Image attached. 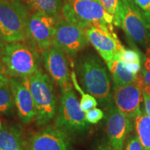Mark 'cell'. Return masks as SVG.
<instances>
[{
	"label": "cell",
	"instance_id": "f546056e",
	"mask_svg": "<svg viewBox=\"0 0 150 150\" xmlns=\"http://www.w3.org/2000/svg\"><path fill=\"white\" fill-rule=\"evenodd\" d=\"M9 81L10 78H8V76H6L2 70H0V88L9 85Z\"/></svg>",
	"mask_w": 150,
	"mask_h": 150
},
{
	"label": "cell",
	"instance_id": "9a60e30c",
	"mask_svg": "<svg viewBox=\"0 0 150 150\" xmlns=\"http://www.w3.org/2000/svg\"><path fill=\"white\" fill-rule=\"evenodd\" d=\"M9 85L20 120L25 125L31 123L36 118V109L31 92L19 79L11 77Z\"/></svg>",
	"mask_w": 150,
	"mask_h": 150
},
{
	"label": "cell",
	"instance_id": "83f0119b",
	"mask_svg": "<svg viewBox=\"0 0 150 150\" xmlns=\"http://www.w3.org/2000/svg\"><path fill=\"white\" fill-rule=\"evenodd\" d=\"M142 95H143L144 104H145V110L147 115L150 117V93H147L143 88Z\"/></svg>",
	"mask_w": 150,
	"mask_h": 150
},
{
	"label": "cell",
	"instance_id": "d6a6232c",
	"mask_svg": "<svg viewBox=\"0 0 150 150\" xmlns=\"http://www.w3.org/2000/svg\"><path fill=\"white\" fill-rule=\"evenodd\" d=\"M11 1H22L23 0H11Z\"/></svg>",
	"mask_w": 150,
	"mask_h": 150
},
{
	"label": "cell",
	"instance_id": "7c38bea8",
	"mask_svg": "<svg viewBox=\"0 0 150 150\" xmlns=\"http://www.w3.org/2000/svg\"><path fill=\"white\" fill-rule=\"evenodd\" d=\"M41 54L46 70L61 89L72 86L68 61L65 52L52 45Z\"/></svg>",
	"mask_w": 150,
	"mask_h": 150
},
{
	"label": "cell",
	"instance_id": "8992f818",
	"mask_svg": "<svg viewBox=\"0 0 150 150\" xmlns=\"http://www.w3.org/2000/svg\"><path fill=\"white\" fill-rule=\"evenodd\" d=\"M54 125L67 131L70 134H77L86 131L88 127L72 86L61 89L60 106Z\"/></svg>",
	"mask_w": 150,
	"mask_h": 150
},
{
	"label": "cell",
	"instance_id": "d4e9b609",
	"mask_svg": "<svg viewBox=\"0 0 150 150\" xmlns=\"http://www.w3.org/2000/svg\"><path fill=\"white\" fill-rule=\"evenodd\" d=\"M125 150H145L138 136H131L127 140Z\"/></svg>",
	"mask_w": 150,
	"mask_h": 150
},
{
	"label": "cell",
	"instance_id": "7a4b0ae2",
	"mask_svg": "<svg viewBox=\"0 0 150 150\" xmlns=\"http://www.w3.org/2000/svg\"><path fill=\"white\" fill-rule=\"evenodd\" d=\"M61 13L65 20L86 30L95 27L113 32L115 18L100 0H67Z\"/></svg>",
	"mask_w": 150,
	"mask_h": 150
},
{
	"label": "cell",
	"instance_id": "ac0fdd59",
	"mask_svg": "<svg viewBox=\"0 0 150 150\" xmlns=\"http://www.w3.org/2000/svg\"><path fill=\"white\" fill-rule=\"evenodd\" d=\"M29 8L34 13H42L58 18L61 13L62 0H26Z\"/></svg>",
	"mask_w": 150,
	"mask_h": 150
},
{
	"label": "cell",
	"instance_id": "6da1fadb",
	"mask_svg": "<svg viewBox=\"0 0 150 150\" xmlns=\"http://www.w3.org/2000/svg\"><path fill=\"white\" fill-rule=\"evenodd\" d=\"M76 73L84 91L95 97L102 106L108 107L112 104L109 75L97 56L89 54L81 57Z\"/></svg>",
	"mask_w": 150,
	"mask_h": 150
},
{
	"label": "cell",
	"instance_id": "e0dca14e",
	"mask_svg": "<svg viewBox=\"0 0 150 150\" xmlns=\"http://www.w3.org/2000/svg\"><path fill=\"white\" fill-rule=\"evenodd\" d=\"M106 63L111 73L114 87L128 85L135 81L138 77V74H134L127 70L123 62L118 59L116 55L111 61Z\"/></svg>",
	"mask_w": 150,
	"mask_h": 150
},
{
	"label": "cell",
	"instance_id": "4fadbf2b",
	"mask_svg": "<svg viewBox=\"0 0 150 150\" xmlns=\"http://www.w3.org/2000/svg\"><path fill=\"white\" fill-rule=\"evenodd\" d=\"M106 115V133L110 145L115 150H122L127 135L132 129L131 119L112 104Z\"/></svg>",
	"mask_w": 150,
	"mask_h": 150
},
{
	"label": "cell",
	"instance_id": "44dd1931",
	"mask_svg": "<svg viewBox=\"0 0 150 150\" xmlns=\"http://www.w3.org/2000/svg\"><path fill=\"white\" fill-rule=\"evenodd\" d=\"M106 11L115 18V25L120 26V0H100Z\"/></svg>",
	"mask_w": 150,
	"mask_h": 150
},
{
	"label": "cell",
	"instance_id": "484cf974",
	"mask_svg": "<svg viewBox=\"0 0 150 150\" xmlns=\"http://www.w3.org/2000/svg\"><path fill=\"white\" fill-rule=\"evenodd\" d=\"M144 67L141 74L145 84L144 86H150V57L146 58Z\"/></svg>",
	"mask_w": 150,
	"mask_h": 150
},
{
	"label": "cell",
	"instance_id": "5bb4252c",
	"mask_svg": "<svg viewBox=\"0 0 150 150\" xmlns=\"http://www.w3.org/2000/svg\"><path fill=\"white\" fill-rule=\"evenodd\" d=\"M86 35L89 42L106 63L125 49L114 32L92 27L86 29Z\"/></svg>",
	"mask_w": 150,
	"mask_h": 150
},
{
	"label": "cell",
	"instance_id": "30bf717a",
	"mask_svg": "<svg viewBox=\"0 0 150 150\" xmlns=\"http://www.w3.org/2000/svg\"><path fill=\"white\" fill-rule=\"evenodd\" d=\"M144 81L138 74L135 81L128 85L114 87L113 99L115 106L130 119H135L140 112V103L143 99Z\"/></svg>",
	"mask_w": 150,
	"mask_h": 150
},
{
	"label": "cell",
	"instance_id": "8fae6325",
	"mask_svg": "<svg viewBox=\"0 0 150 150\" xmlns=\"http://www.w3.org/2000/svg\"><path fill=\"white\" fill-rule=\"evenodd\" d=\"M70 134L55 125H47L30 138L28 150H73Z\"/></svg>",
	"mask_w": 150,
	"mask_h": 150
},
{
	"label": "cell",
	"instance_id": "f1b7e54d",
	"mask_svg": "<svg viewBox=\"0 0 150 150\" xmlns=\"http://www.w3.org/2000/svg\"><path fill=\"white\" fill-rule=\"evenodd\" d=\"M5 40L4 39L2 33H1V30H0V70H1L4 72V67L1 63V58H2L4 52V47H5Z\"/></svg>",
	"mask_w": 150,
	"mask_h": 150
},
{
	"label": "cell",
	"instance_id": "836d02e7",
	"mask_svg": "<svg viewBox=\"0 0 150 150\" xmlns=\"http://www.w3.org/2000/svg\"><path fill=\"white\" fill-rule=\"evenodd\" d=\"M1 127H2V126H1V121H0V129H1Z\"/></svg>",
	"mask_w": 150,
	"mask_h": 150
},
{
	"label": "cell",
	"instance_id": "277c9868",
	"mask_svg": "<svg viewBox=\"0 0 150 150\" xmlns=\"http://www.w3.org/2000/svg\"><path fill=\"white\" fill-rule=\"evenodd\" d=\"M21 80L27 86L34 101L37 125L47 126L55 117L57 110V97L51 79L40 70Z\"/></svg>",
	"mask_w": 150,
	"mask_h": 150
},
{
	"label": "cell",
	"instance_id": "7402d4cb",
	"mask_svg": "<svg viewBox=\"0 0 150 150\" xmlns=\"http://www.w3.org/2000/svg\"><path fill=\"white\" fill-rule=\"evenodd\" d=\"M117 58L124 63H130L138 62L140 63V56L138 52L132 50H126L124 49L117 54Z\"/></svg>",
	"mask_w": 150,
	"mask_h": 150
},
{
	"label": "cell",
	"instance_id": "52a82bcc",
	"mask_svg": "<svg viewBox=\"0 0 150 150\" xmlns=\"http://www.w3.org/2000/svg\"><path fill=\"white\" fill-rule=\"evenodd\" d=\"M120 26L131 40L147 49L149 42V24L134 0H120Z\"/></svg>",
	"mask_w": 150,
	"mask_h": 150
},
{
	"label": "cell",
	"instance_id": "603a6c76",
	"mask_svg": "<svg viewBox=\"0 0 150 150\" xmlns=\"http://www.w3.org/2000/svg\"><path fill=\"white\" fill-rule=\"evenodd\" d=\"M104 113L100 108H94L85 112L86 120L88 123L97 124L104 118Z\"/></svg>",
	"mask_w": 150,
	"mask_h": 150
},
{
	"label": "cell",
	"instance_id": "1f68e13d",
	"mask_svg": "<svg viewBox=\"0 0 150 150\" xmlns=\"http://www.w3.org/2000/svg\"><path fill=\"white\" fill-rule=\"evenodd\" d=\"M149 42H148V45L147 47V54L148 55V57H150V24H149Z\"/></svg>",
	"mask_w": 150,
	"mask_h": 150
},
{
	"label": "cell",
	"instance_id": "cb8c5ba5",
	"mask_svg": "<svg viewBox=\"0 0 150 150\" xmlns=\"http://www.w3.org/2000/svg\"><path fill=\"white\" fill-rule=\"evenodd\" d=\"M145 17L148 24H150V0H134Z\"/></svg>",
	"mask_w": 150,
	"mask_h": 150
},
{
	"label": "cell",
	"instance_id": "e575fe53",
	"mask_svg": "<svg viewBox=\"0 0 150 150\" xmlns=\"http://www.w3.org/2000/svg\"><path fill=\"white\" fill-rule=\"evenodd\" d=\"M2 1V0H0V1Z\"/></svg>",
	"mask_w": 150,
	"mask_h": 150
},
{
	"label": "cell",
	"instance_id": "ba28073f",
	"mask_svg": "<svg viewBox=\"0 0 150 150\" xmlns=\"http://www.w3.org/2000/svg\"><path fill=\"white\" fill-rule=\"evenodd\" d=\"M86 30L65 19L57 20L52 45L69 56H75L88 45Z\"/></svg>",
	"mask_w": 150,
	"mask_h": 150
},
{
	"label": "cell",
	"instance_id": "4316f807",
	"mask_svg": "<svg viewBox=\"0 0 150 150\" xmlns=\"http://www.w3.org/2000/svg\"><path fill=\"white\" fill-rule=\"evenodd\" d=\"M125 67L129 72L133 73L134 74L137 75L140 70V63L135 62V63H124Z\"/></svg>",
	"mask_w": 150,
	"mask_h": 150
},
{
	"label": "cell",
	"instance_id": "3957f363",
	"mask_svg": "<svg viewBox=\"0 0 150 150\" xmlns=\"http://www.w3.org/2000/svg\"><path fill=\"white\" fill-rule=\"evenodd\" d=\"M1 63L6 76L21 79L41 70L38 52L24 42H6Z\"/></svg>",
	"mask_w": 150,
	"mask_h": 150
},
{
	"label": "cell",
	"instance_id": "5b68a950",
	"mask_svg": "<svg viewBox=\"0 0 150 150\" xmlns=\"http://www.w3.org/2000/svg\"><path fill=\"white\" fill-rule=\"evenodd\" d=\"M27 8L22 1H0V30L6 42H25L29 19Z\"/></svg>",
	"mask_w": 150,
	"mask_h": 150
},
{
	"label": "cell",
	"instance_id": "9c48e42d",
	"mask_svg": "<svg viewBox=\"0 0 150 150\" xmlns=\"http://www.w3.org/2000/svg\"><path fill=\"white\" fill-rule=\"evenodd\" d=\"M58 20L42 13H34L30 16L27 24V40L38 52L42 53L53 45Z\"/></svg>",
	"mask_w": 150,
	"mask_h": 150
},
{
	"label": "cell",
	"instance_id": "ffe728a7",
	"mask_svg": "<svg viewBox=\"0 0 150 150\" xmlns=\"http://www.w3.org/2000/svg\"><path fill=\"white\" fill-rule=\"evenodd\" d=\"M15 106L13 95L10 85L0 88V114H8Z\"/></svg>",
	"mask_w": 150,
	"mask_h": 150
},
{
	"label": "cell",
	"instance_id": "4dcf8cb0",
	"mask_svg": "<svg viewBox=\"0 0 150 150\" xmlns=\"http://www.w3.org/2000/svg\"><path fill=\"white\" fill-rule=\"evenodd\" d=\"M94 150H115L113 147L110 145H105V144H101L99 145Z\"/></svg>",
	"mask_w": 150,
	"mask_h": 150
},
{
	"label": "cell",
	"instance_id": "2e32d148",
	"mask_svg": "<svg viewBox=\"0 0 150 150\" xmlns=\"http://www.w3.org/2000/svg\"><path fill=\"white\" fill-rule=\"evenodd\" d=\"M27 145L19 127L4 125L0 129V150H28Z\"/></svg>",
	"mask_w": 150,
	"mask_h": 150
},
{
	"label": "cell",
	"instance_id": "d6986e66",
	"mask_svg": "<svg viewBox=\"0 0 150 150\" xmlns=\"http://www.w3.org/2000/svg\"><path fill=\"white\" fill-rule=\"evenodd\" d=\"M138 137L145 150H150V117L145 110H140L135 118Z\"/></svg>",
	"mask_w": 150,
	"mask_h": 150
}]
</instances>
